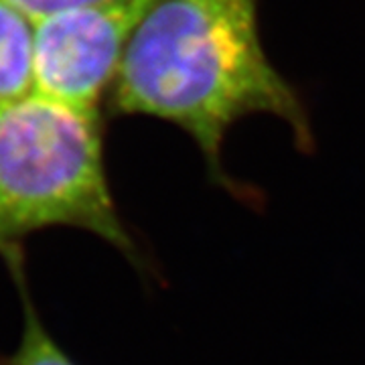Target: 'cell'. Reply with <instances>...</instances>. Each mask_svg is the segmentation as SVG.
I'll return each mask as SVG.
<instances>
[{
  "mask_svg": "<svg viewBox=\"0 0 365 365\" xmlns=\"http://www.w3.org/2000/svg\"><path fill=\"white\" fill-rule=\"evenodd\" d=\"M108 108L179 126L230 189L223 140L242 118H280L300 150L314 146L302 98L262 45L258 0H158L122 57Z\"/></svg>",
  "mask_w": 365,
  "mask_h": 365,
  "instance_id": "1",
  "label": "cell"
},
{
  "mask_svg": "<svg viewBox=\"0 0 365 365\" xmlns=\"http://www.w3.org/2000/svg\"><path fill=\"white\" fill-rule=\"evenodd\" d=\"M11 274H13L19 294L23 300V335L11 355L2 357L0 365H76V361L67 355L61 345L53 339L49 331L45 329V323L37 314V309L33 304L31 292L26 287L25 256L23 250L14 252L13 256L4 258Z\"/></svg>",
  "mask_w": 365,
  "mask_h": 365,
  "instance_id": "5",
  "label": "cell"
},
{
  "mask_svg": "<svg viewBox=\"0 0 365 365\" xmlns=\"http://www.w3.org/2000/svg\"><path fill=\"white\" fill-rule=\"evenodd\" d=\"M158 0H100L35 21V91L100 110L134 33Z\"/></svg>",
  "mask_w": 365,
  "mask_h": 365,
  "instance_id": "3",
  "label": "cell"
},
{
  "mask_svg": "<svg viewBox=\"0 0 365 365\" xmlns=\"http://www.w3.org/2000/svg\"><path fill=\"white\" fill-rule=\"evenodd\" d=\"M57 225L88 230L140 264L108 181L100 110L33 91L0 106V256Z\"/></svg>",
  "mask_w": 365,
  "mask_h": 365,
  "instance_id": "2",
  "label": "cell"
},
{
  "mask_svg": "<svg viewBox=\"0 0 365 365\" xmlns=\"http://www.w3.org/2000/svg\"><path fill=\"white\" fill-rule=\"evenodd\" d=\"M35 91V21L0 0V106Z\"/></svg>",
  "mask_w": 365,
  "mask_h": 365,
  "instance_id": "4",
  "label": "cell"
},
{
  "mask_svg": "<svg viewBox=\"0 0 365 365\" xmlns=\"http://www.w3.org/2000/svg\"><path fill=\"white\" fill-rule=\"evenodd\" d=\"M11 2L16 9H21L23 13L29 14L33 21H39V19L49 16V14L86 6V4H93V2H100V0H11Z\"/></svg>",
  "mask_w": 365,
  "mask_h": 365,
  "instance_id": "6",
  "label": "cell"
}]
</instances>
